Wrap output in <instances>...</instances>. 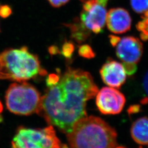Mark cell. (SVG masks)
I'll use <instances>...</instances> for the list:
<instances>
[{"instance_id":"obj_7","label":"cell","mask_w":148,"mask_h":148,"mask_svg":"<svg viewBox=\"0 0 148 148\" xmlns=\"http://www.w3.org/2000/svg\"><path fill=\"white\" fill-rule=\"evenodd\" d=\"M106 7L97 0L86 1L80 14L81 23L90 32L95 34L101 33L106 24L107 16Z\"/></svg>"},{"instance_id":"obj_12","label":"cell","mask_w":148,"mask_h":148,"mask_svg":"<svg viewBox=\"0 0 148 148\" xmlns=\"http://www.w3.org/2000/svg\"><path fill=\"white\" fill-rule=\"evenodd\" d=\"M68 26L71 31V37L79 43L84 42L90 36V32L82 25L79 19L75 21Z\"/></svg>"},{"instance_id":"obj_22","label":"cell","mask_w":148,"mask_h":148,"mask_svg":"<svg viewBox=\"0 0 148 148\" xmlns=\"http://www.w3.org/2000/svg\"><path fill=\"white\" fill-rule=\"evenodd\" d=\"M3 105L1 103V101H0V114L3 111Z\"/></svg>"},{"instance_id":"obj_3","label":"cell","mask_w":148,"mask_h":148,"mask_svg":"<svg viewBox=\"0 0 148 148\" xmlns=\"http://www.w3.org/2000/svg\"><path fill=\"white\" fill-rule=\"evenodd\" d=\"M46 74L38 56L27 47L9 48L0 53V79L21 82Z\"/></svg>"},{"instance_id":"obj_9","label":"cell","mask_w":148,"mask_h":148,"mask_svg":"<svg viewBox=\"0 0 148 148\" xmlns=\"http://www.w3.org/2000/svg\"><path fill=\"white\" fill-rule=\"evenodd\" d=\"M100 74L106 85L115 88H121L127 78V73L122 64L112 59H108L103 64Z\"/></svg>"},{"instance_id":"obj_1","label":"cell","mask_w":148,"mask_h":148,"mask_svg":"<svg viewBox=\"0 0 148 148\" xmlns=\"http://www.w3.org/2000/svg\"><path fill=\"white\" fill-rule=\"evenodd\" d=\"M47 86L37 114L48 125L67 134L87 116V102L95 97L98 88L88 72L72 68Z\"/></svg>"},{"instance_id":"obj_16","label":"cell","mask_w":148,"mask_h":148,"mask_svg":"<svg viewBox=\"0 0 148 148\" xmlns=\"http://www.w3.org/2000/svg\"><path fill=\"white\" fill-rule=\"evenodd\" d=\"M75 50V46L71 42H65L63 45L61 53L66 59H71Z\"/></svg>"},{"instance_id":"obj_18","label":"cell","mask_w":148,"mask_h":148,"mask_svg":"<svg viewBox=\"0 0 148 148\" xmlns=\"http://www.w3.org/2000/svg\"><path fill=\"white\" fill-rule=\"evenodd\" d=\"M48 1L53 7L59 8L67 3L69 0H48Z\"/></svg>"},{"instance_id":"obj_2","label":"cell","mask_w":148,"mask_h":148,"mask_svg":"<svg viewBox=\"0 0 148 148\" xmlns=\"http://www.w3.org/2000/svg\"><path fill=\"white\" fill-rule=\"evenodd\" d=\"M115 130L98 117H84L76 122L67 133L70 148H115Z\"/></svg>"},{"instance_id":"obj_8","label":"cell","mask_w":148,"mask_h":148,"mask_svg":"<svg viewBox=\"0 0 148 148\" xmlns=\"http://www.w3.org/2000/svg\"><path fill=\"white\" fill-rule=\"evenodd\" d=\"M124 95L116 88L105 87L96 95V105L101 114L116 115L123 110L126 104Z\"/></svg>"},{"instance_id":"obj_15","label":"cell","mask_w":148,"mask_h":148,"mask_svg":"<svg viewBox=\"0 0 148 148\" xmlns=\"http://www.w3.org/2000/svg\"><path fill=\"white\" fill-rule=\"evenodd\" d=\"M78 53L80 56L87 59L93 58L95 56L92 48L88 45H84L79 46Z\"/></svg>"},{"instance_id":"obj_13","label":"cell","mask_w":148,"mask_h":148,"mask_svg":"<svg viewBox=\"0 0 148 148\" xmlns=\"http://www.w3.org/2000/svg\"><path fill=\"white\" fill-rule=\"evenodd\" d=\"M137 29L143 41H148V11L142 16V20L138 23Z\"/></svg>"},{"instance_id":"obj_5","label":"cell","mask_w":148,"mask_h":148,"mask_svg":"<svg viewBox=\"0 0 148 148\" xmlns=\"http://www.w3.org/2000/svg\"><path fill=\"white\" fill-rule=\"evenodd\" d=\"M12 148H68L61 143L51 125L43 128L19 127L12 141Z\"/></svg>"},{"instance_id":"obj_23","label":"cell","mask_w":148,"mask_h":148,"mask_svg":"<svg viewBox=\"0 0 148 148\" xmlns=\"http://www.w3.org/2000/svg\"><path fill=\"white\" fill-rule=\"evenodd\" d=\"M141 148V147H140V148Z\"/></svg>"},{"instance_id":"obj_19","label":"cell","mask_w":148,"mask_h":148,"mask_svg":"<svg viewBox=\"0 0 148 148\" xmlns=\"http://www.w3.org/2000/svg\"><path fill=\"white\" fill-rule=\"evenodd\" d=\"M143 87L144 90L148 97V71L144 77L143 80Z\"/></svg>"},{"instance_id":"obj_4","label":"cell","mask_w":148,"mask_h":148,"mask_svg":"<svg viewBox=\"0 0 148 148\" xmlns=\"http://www.w3.org/2000/svg\"><path fill=\"white\" fill-rule=\"evenodd\" d=\"M41 96L32 85L25 82L11 84L5 92V104L11 112L19 115L38 113Z\"/></svg>"},{"instance_id":"obj_10","label":"cell","mask_w":148,"mask_h":148,"mask_svg":"<svg viewBox=\"0 0 148 148\" xmlns=\"http://www.w3.org/2000/svg\"><path fill=\"white\" fill-rule=\"evenodd\" d=\"M106 23L108 29L115 34H122L129 31L132 18L129 12L123 8H113L107 13Z\"/></svg>"},{"instance_id":"obj_6","label":"cell","mask_w":148,"mask_h":148,"mask_svg":"<svg viewBox=\"0 0 148 148\" xmlns=\"http://www.w3.org/2000/svg\"><path fill=\"white\" fill-rule=\"evenodd\" d=\"M114 47L117 57L121 61L127 75L132 76L135 74L143 54L142 42L137 37L128 36L120 38Z\"/></svg>"},{"instance_id":"obj_14","label":"cell","mask_w":148,"mask_h":148,"mask_svg":"<svg viewBox=\"0 0 148 148\" xmlns=\"http://www.w3.org/2000/svg\"><path fill=\"white\" fill-rule=\"evenodd\" d=\"M133 10L138 14H144L148 11V0H130Z\"/></svg>"},{"instance_id":"obj_11","label":"cell","mask_w":148,"mask_h":148,"mask_svg":"<svg viewBox=\"0 0 148 148\" xmlns=\"http://www.w3.org/2000/svg\"><path fill=\"white\" fill-rule=\"evenodd\" d=\"M130 132L133 140L140 145L148 144V117H139L133 122Z\"/></svg>"},{"instance_id":"obj_17","label":"cell","mask_w":148,"mask_h":148,"mask_svg":"<svg viewBox=\"0 0 148 148\" xmlns=\"http://www.w3.org/2000/svg\"><path fill=\"white\" fill-rule=\"evenodd\" d=\"M12 9L9 5H0V16L3 18L8 17L12 14Z\"/></svg>"},{"instance_id":"obj_20","label":"cell","mask_w":148,"mask_h":148,"mask_svg":"<svg viewBox=\"0 0 148 148\" xmlns=\"http://www.w3.org/2000/svg\"><path fill=\"white\" fill-rule=\"evenodd\" d=\"M48 51L51 55H55V54L60 53V51H59L58 48L56 46H52L49 47Z\"/></svg>"},{"instance_id":"obj_21","label":"cell","mask_w":148,"mask_h":148,"mask_svg":"<svg viewBox=\"0 0 148 148\" xmlns=\"http://www.w3.org/2000/svg\"><path fill=\"white\" fill-rule=\"evenodd\" d=\"M81 2H85L86 1H88V0H80ZM99 3H100L101 4L103 5H107V2H108V0H97Z\"/></svg>"}]
</instances>
